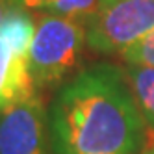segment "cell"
<instances>
[{
  "mask_svg": "<svg viewBox=\"0 0 154 154\" xmlns=\"http://www.w3.org/2000/svg\"><path fill=\"white\" fill-rule=\"evenodd\" d=\"M48 115L37 97L0 113V154H48Z\"/></svg>",
  "mask_w": 154,
  "mask_h": 154,
  "instance_id": "4",
  "label": "cell"
},
{
  "mask_svg": "<svg viewBox=\"0 0 154 154\" xmlns=\"http://www.w3.org/2000/svg\"><path fill=\"white\" fill-rule=\"evenodd\" d=\"M54 154H139L143 117L125 71L97 63L67 82L48 109Z\"/></svg>",
  "mask_w": 154,
  "mask_h": 154,
  "instance_id": "1",
  "label": "cell"
},
{
  "mask_svg": "<svg viewBox=\"0 0 154 154\" xmlns=\"http://www.w3.org/2000/svg\"><path fill=\"white\" fill-rule=\"evenodd\" d=\"M139 154H154V134L149 136V143L143 147V150H141Z\"/></svg>",
  "mask_w": 154,
  "mask_h": 154,
  "instance_id": "11",
  "label": "cell"
},
{
  "mask_svg": "<svg viewBox=\"0 0 154 154\" xmlns=\"http://www.w3.org/2000/svg\"><path fill=\"white\" fill-rule=\"evenodd\" d=\"M0 35L4 37V41L13 50V54H17V56H28L32 41H34V35H35L34 19L20 6L2 23Z\"/></svg>",
  "mask_w": 154,
  "mask_h": 154,
  "instance_id": "7",
  "label": "cell"
},
{
  "mask_svg": "<svg viewBox=\"0 0 154 154\" xmlns=\"http://www.w3.org/2000/svg\"><path fill=\"white\" fill-rule=\"evenodd\" d=\"M20 6H23V4H20L19 0H0V26H2L4 20L11 15L17 8H20Z\"/></svg>",
  "mask_w": 154,
  "mask_h": 154,
  "instance_id": "10",
  "label": "cell"
},
{
  "mask_svg": "<svg viewBox=\"0 0 154 154\" xmlns=\"http://www.w3.org/2000/svg\"><path fill=\"white\" fill-rule=\"evenodd\" d=\"M123 58L128 65H143L154 67V30L147 34L141 41H137L132 48H128Z\"/></svg>",
  "mask_w": 154,
  "mask_h": 154,
  "instance_id": "9",
  "label": "cell"
},
{
  "mask_svg": "<svg viewBox=\"0 0 154 154\" xmlns=\"http://www.w3.org/2000/svg\"><path fill=\"white\" fill-rule=\"evenodd\" d=\"M84 26L89 48L125 54L154 30V0H98Z\"/></svg>",
  "mask_w": 154,
  "mask_h": 154,
  "instance_id": "3",
  "label": "cell"
},
{
  "mask_svg": "<svg viewBox=\"0 0 154 154\" xmlns=\"http://www.w3.org/2000/svg\"><path fill=\"white\" fill-rule=\"evenodd\" d=\"M28 56H17L0 35V113L35 97Z\"/></svg>",
  "mask_w": 154,
  "mask_h": 154,
  "instance_id": "5",
  "label": "cell"
},
{
  "mask_svg": "<svg viewBox=\"0 0 154 154\" xmlns=\"http://www.w3.org/2000/svg\"><path fill=\"white\" fill-rule=\"evenodd\" d=\"M125 76L143 121L154 130V67L128 65Z\"/></svg>",
  "mask_w": 154,
  "mask_h": 154,
  "instance_id": "6",
  "label": "cell"
},
{
  "mask_svg": "<svg viewBox=\"0 0 154 154\" xmlns=\"http://www.w3.org/2000/svg\"><path fill=\"white\" fill-rule=\"evenodd\" d=\"M19 2L24 8L43 9V11H48L54 15L85 20L93 13L98 0H19Z\"/></svg>",
  "mask_w": 154,
  "mask_h": 154,
  "instance_id": "8",
  "label": "cell"
},
{
  "mask_svg": "<svg viewBox=\"0 0 154 154\" xmlns=\"http://www.w3.org/2000/svg\"><path fill=\"white\" fill-rule=\"evenodd\" d=\"M85 43L84 20L45 13L39 17L28 52L30 72L35 87L61 82L78 65Z\"/></svg>",
  "mask_w": 154,
  "mask_h": 154,
  "instance_id": "2",
  "label": "cell"
}]
</instances>
